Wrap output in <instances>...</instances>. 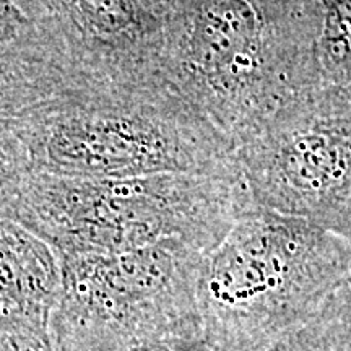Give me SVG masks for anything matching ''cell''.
<instances>
[{"label":"cell","mask_w":351,"mask_h":351,"mask_svg":"<svg viewBox=\"0 0 351 351\" xmlns=\"http://www.w3.org/2000/svg\"><path fill=\"white\" fill-rule=\"evenodd\" d=\"M319 0H174L160 75L232 152L320 83Z\"/></svg>","instance_id":"6da1fadb"},{"label":"cell","mask_w":351,"mask_h":351,"mask_svg":"<svg viewBox=\"0 0 351 351\" xmlns=\"http://www.w3.org/2000/svg\"><path fill=\"white\" fill-rule=\"evenodd\" d=\"M10 121L33 173L125 179L234 165L230 145L165 83L64 88Z\"/></svg>","instance_id":"7a4b0ae2"},{"label":"cell","mask_w":351,"mask_h":351,"mask_svg":"<svg viewBox=\"0 0 351 351\" xmlns=\"http://www.w3.org/2000/svg\"><path fill=\"white\" fill-rule=\"evenodd\" d=\"M254 208L238 166L205 173L78 179L29 173L12 219L57 254H111L160 243L208 252Z\"/></svg>","instance_id":"3957f363"},{"label":"cell","mask_w":351,"mask_h":351,"mask_svg":"<svg viewBox=\"0 0 351 351\" xmlns=\"http://www.w3.org/2000/svg\"><path fill=\"white\" fill-rule=\"evenodd\" d=\"M350 280V239L254 207L202 261V337L215 351H263Z\"/></svg>","instance_id":"277c9868"},{"label":"cell","mask_w":351,"mask_h":351,"mask_svg":"<svg viewBox=\"0 0 351 351\" xmlns=\"http://www.w3.org/2000/svg\"><path fill=\"white\" fill-rule=\"evenodd\" d=\"M205 252L160 243L111 254H59L62 287L49 319L56 351H119L197 340Z\"/></svg>","instance_id":"5b68a950"},{"label":"cell","mask_w":351,"mask_h":351,"mask_svg":"<svg viewBox=\"0 0 351 351\" xmlns=\"http://www.w3.org/2000/svg\"><path fill=\"white\" fill-rule=\"evenodd\" d=\"M232 156L254 207L351 241V85L307 90Z\"/></svg>","instance_id":"8992f818"},{"label":"cell","mask_w":351,"mask_h":351,"mask_svg":"<svg viewBox=\"0 0 351 351\" xmlns=\"http://www.w3.org/2000/svg\"><path fill=\"white\" fill-rule=\"evenodd\" d=\"M70 86H137L160 75L173 0H15Z\"/></svg>","instance_id":"52a82bcc"},{"label":"cell","mask_w":351,"mask_h":351,"mask_svg":"<svg viewBox=\"0 0 351 351\" xmlns=\"http://www.w3.org/2000/svg\"><path fill=\"white\" fill-rule=\"evenodd\" d=\"M60 287L56 249L20 223L0 218V324L49 326Z\"/></svg>","instance_id":"ba28073f"},{"label":"cell","mask_w":351,"mask_h":351,"mask_svg":"<svg viewBox=\"0 0 351 351\" xmlns=\"http://www.w3.org/2000/svg\"><path fill=\"white\" fill-rule=\"evenodd\" d=\"M263 351H351V280Z\"/></svg>","instance_id":"9c48e42d"},{"label":"cell","mask_w":351,"mask_h":351,"mask_svg":"<svg viewBox=\"0 0 351 351\" xmlns=\"http://www.w3.org/2000/svg\"><path fill=\"white\" fill-rule=\"evenodd\" d=\"M320 83L351 85V0H319Z\"/></svg>","instance_id":"30bf717a"},{"label":"cell","mask_w":351,"mask_h":351,"mask_svg":"<svg viewBox=\"0 0 351 351\" xmlns=\"http://www.w3.org/2000/svg\"><path fill=\"white\" fill-rule=\"evenodd\" d=\"M32 173L28 156L10 117L0 116V218L12 219L26 176Z\"/></svg>","instance_id":"8fae6325"},{"label":"cell","mask_w":351,"mask_h":351,"mask_svg":"<svg viewBox=\"0 0 351 351\" xmlns=\"http://www.w3.org/2000/svg\"><path fill=\"white\" fill-rule=\"evenodd\" d=\"M0 51L25 52L46 60L33 25L15 0H0Z\"/></svg>","instance_id":"7c38bea8"},{"label":"cell","mask_w":351,"mask_h":351,"mask_svg":"<svg viewBox=\"0 0 351 351\" xmlns=\"http://www.w3.org/2000/svg\"><path fill=\"white\" fill-rule=\"evenodd\" d=\"M0 351H56L49 326L28 322L0 324Z\"/></svg>","instance_id":"4fadbf2b"},{"label":"cell","mask_w":351,"mask_h":351,"mask_svg":"<svg viewBox=\"0 0 351 351\" xmlns=\"http://www.w3.org/2000/svg\"><path fill=\"white\" fill-rule=\"evenodd\" d=\"M119 351H215L204 339L197 340H168L156 343L132 346Z\"/></svg>","instance_id":"5bb4252c"},{"label":"cell","mask_w":351,"mask_h":351,"mask_svg":"<svg viewBox=\"0 0 351 351\" xmlns=\"http://www.w3.org/2000/svg\"><path fill=\"white\" fill-rule=\"evenodd\" d=\"M173 2H174V0H173Z\"/></svg>","instance_id":"9a60e30c"}]
</instances>
